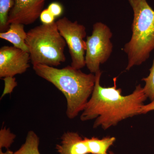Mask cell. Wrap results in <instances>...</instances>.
<instances>
[{"mask_svg":"<svg viewBox=\"0 0 154 154\" xmlns=\"http://www.w3.org/2000/svg\"><path fill=\"white\" fill-rule=\"evenodd\" d=\"M102 72L95 73L94 91L80 117L82 121L96 119L94 128L101 127L106 130L130 117L141 114L144 102L147 99L140 85L129 95L123 96L121 88H117V78L113 79V86L102 87L100 79Z\"/></svg>","mask_w":154,"mask_h":154,"instance_id":"1","label":"cell"},{"mask_svg":"<svg viewBox=\"0 0 154 154\" xmlns=\"http://www.w3.org/2000/svg\"><path fill=\"white\" fill-rule=\"evenodd\" d=\"M39 19L42 24L50 25L54 23L55 17L50 12L48 9L43 10L39 16Z\"/></svg>","mask_w":154,"mask_h":154,"instance_id":"17","label":"cell"},{"mask_svg":"<svg viewBox=\"0 0 154 154\" xmlns=\"http://www.w3.org/2000/svg\"><path fill=\"white\" fill-rule=\"evenodd\" d=\"M29 52L14 46L0 48V78L22 74L30 67Z\"/></svg>","mask_w":154,"mask_h":154,"instance_id":"7","label":"cell"},{"mask_svg":"<svg viewBox=\"0 0 154 154\" xmlns=\"http://www.w3.org/2000/svg\"><path fill=\"white\" fill-rule=\"evenodd\" d=\"M134 12L132 35L125 45L126 70L146 61L154 49V11L146 0H128Z\"/></svg>","mask_w":154,"mask_h":154,"instance_id":"3","label":"cell"},{"mask_svg":"<svg viewBox=\"0 0 154 154\" xmlns=\"http://www.w3.org/2000/svg\"><path fill=\"white\" fill-rule=\"evenodd\" d=\"M16 135L12 133L6 127L0 131V149L2 148L8 149L14 142Z\"/></svg>","mask_w":154,"mask_h":154,"instance_id":"15","label":"cell"},{"mask_svg":"<svg viewBox=\"0 0 154 154\" xmlns=\"http://www.w3.org/2000/svg\"><path fill=\"white\" fill-rule=\"evenodd\" d=\"M113 33L109 27L101 22L93 25L91 36L86 40V66L92 73L100 70V65L109 59L113 52V45L111 41Z\"/></svg>","mask_w":154,"mask_h":154,"instance_id":"5","label":"cell"},{"mask_svg":"<svg viewBox=\"0 0 154 154\" xmlns=\"http://www.w3.org/2000/svg\"><path fill=\"white\" fill-rule=\"evenodd\" d=\"M39 144V139L37 135L33 131H30L25 142L14 154H41L38 149Z\"/></svg>","mask_w":154,"mask_h":154,"instance_id":"12","label":"cell"},{"mask_svg":"<svg viewBox=\"0 0 154 154\" xmlns=\"http://www.w3.org/2000/svg\"><path fill=\"white\" fill-rule=\"evenodd\" d=\"M0 154H14V152L10 150H8L5 152H3L2 149H0Z\"/></svg>","mask_w":154,"mask_h":154,"instance_id":"20","label":"cell"},{"mask_svg":"<svg viewBox=\"0 0 154 154\" xmlns=\"http://www.w3.org/2000/svg\"><path fill=\"white\" fill-rule=\"evenodd\" d=\"M47 0H14L9 14L8 24L17 23L29 25L39 18Z\"/></svg>","mask_w":154,"mask_h":154,"instance_id":"8","label":"cell"},{"mask_svg":"<svg viewBox=\"0 0 154 154\" xmlns=\"http://www.w3.org/2000/svg\"><path fill=\"white\" fill-rule=\"evenodd\" d=\"M47 9L55 18L60 17L63 12L62 5L58 2H53L51 3Z\"/></svg>","mask_w":154,"mask_h":154,"instance_id":"18","label":"cell"},{"mask_svg":"<svg viewBox=\"0 0 154 154\" xmlns=\"http://www.w3.org/2000/svg\"><path fill=\"white\" fill-rule=\"evenodd\" d=\"M61 140L60 143L56 146L59 154H90L85 141L78 133H65Z\"/></svg>","mask_w":154,"mask_h":154,"instance_id":"9","label":"cell"},{"mask_svg":"<svg viewBox=\"0 0 154 154\" xmlns=\"http://www.w3.org/2000/svg\"><path fill=\"white\" fill-rule=\"evenodd\" d=\"M24 25L19 23H11L7 31L0 33V38L11 42L14 47L28 52L25 42L27 32H25Z\"/></svg>","mask_w":154,"mask_h":154,"instance_id":"10","label":"cell"},{"mask_svg":"<svg viewBox=\"0 0 154 154\" xmlns=\"http://www.w3.org/2000/svg\"><path fill=\"white\" fill-rule=\"evenodd\" d=\"M152 110H154V100L149 104L144 105L141 110V114H146Z\"/></svg>","mask_w":154,"mask_h":154,"instance_id":"19","label":"cell"},{"mask_svg":"<svg viewBox=\"0 0 154 154\" xmlns=\"http://www.w3.org/2000/svg\"><path fill=\"white\" fill-rule=\"evenodd\" d=\"M25 42L33 66H57L66 60L64 54L66 42L56 22L31 28L27 32Z\"/></svg>","mask_w":154,"mask_h":154,"instance_id":"4","label":"cell"},{"mask_svg":"<svg viewBox=\"0 0 154 154\" xmlns=\"http://www.w3.org/2000/svg\"><path fill=\"white\" fill-rule=\"evenodd\" d=\"M14 5V0H0V30L4 32L9 27V14Z\"/></svg>","mask_w":154,"mask_h":154,"instance_id":"13","label":"cell"},{"mask_svg":"<svg viewBox=\"0 0 154 154\" xmlns=\"http://www.w3.org/2000/svg\"><path fill=\"white\" fill-rule=\"evenodd\" d=\"M149 74L146 78H143L142 81L145 83L143 90L146 96L151 101L154 100V59L152 65L150 69Z\"/></svg>","mask_w":154,"mask_h":154,"instance_id":"14","label":"cell"},{"mask_svg":"<svg viewBox=\"0 0 154 154\" xmlns=\"http://www.w3.org/2000/svg\"><path fill=\"white\" fill-rule=\"evenodd\" d=\"M88 146L90 154H115L113 152H107L108 149L113 145L116 141L113 137H106L100 139L99 138L92 137L91 138L84 137Z\"/></svg>","mask_w":154,"mask_h":154,"instance_id":"11","label":"cell"},{"mask_svg":"<svg viewBox=\"0 0 154 154\" xmlns=\"http://www.w3.org/2000/svg\"><path fill=\"white\" fill-rule=\"evenodd\" d=\"M33 66L37 75L51 83L64 95L68 118H75L83 111L94 91L95 74L85 73L71 66L62 69L41 64Z\"/></svg>","mask_w":154,"mask_h":154,"instance_id":"2","label":"cell"},{"mask_svg":"<svg viewBox=\"0 0 154 154\" xmlns=\"http://www.w3.org/2000/svg\"><path fill=\"white\" fill-rule=\"evenodd\" d=\"M2 79L5 82V88L2 98L7 94H11L17 85L16 79L14 77H6Z\"/></svg>","mask_w":154,"mask_h":154,"instance_id":"16","label":"cell"},{"mask_svg":"<svg viewBox=\"0 0 154 154\" xmlns=\"http://www.w3.org/2000/svg\"><path fill=\"white\" fill-rule=\"evenodd\" d=\"M58 29L65 40L71 57V66L81 69L86 66V50L85 27L77 21L72 22L66 17L59 19L56 22Z\"/></svg>","mask_w":154,"mask_h":154,"instance_id":"6","label":"cell"}]
</instances>
